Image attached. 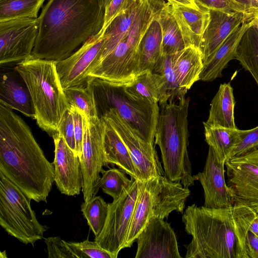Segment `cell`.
I'll return each mask as SVG.
<instances>
[{"label":"cell","mask_w":258,"mask_h":258,"mask_svg":"<svg viewBox=\"0 0 258 258\" xmlns=\"http://www.w3.org/2000/svg\"><path fill=\"white\" fill-rule=\"evenodd\" d=\"M0 173L28 197L46 203L54 166L45 157L26 122L0 104Z\"/></svg>","instance_id":"6da1fadb"},{"label":"cell","mask_w":258,"mask_h":258,"mask_svg":"<svg viewBox=\"0 0 258 258\" xmlns=\"http://www.w3.org/2000/svg\"><path fill=\"white\" fill-rule=\"evenodd\" d=\"M104 0H49L38 18L31 58L59 61L102 29Z\"/></svg>","instance_id":"7a4b0ae2"},{"label":"cell","mask_w":258,"mask_h":258,"mask_svg":"<svg viewBox=\"0 0 258 258\" xmlns=\"http://www.w3.org/2000/svg\"><path fill=\"white\" fill-rule=\"evenodd\" d=\"M187 233L186 258H246L245 240L256 214L243 205L209 208L196 204L182 213Z\"/></svg>","instance_id":"3957f363"},{"label":"cell","mask_w":258,"mask_h":258,"mask_svg":"<svg viewBox=\"0 0 258 258\" xmlns=\"http://www.w3.org/2000/svg\"><path fill=\"white\" fill-rule=\"evenodd\" d=\"M189 98L160 105L156 124L155 144L159 146L164 175L185 188L194 185L189 158L188 113Z\"/></svg>","instance_id":"277c9868"},{"label":"cell","mask_w":258,"mask_h":258,"mask_svg":"<svg viewBox=\"0 0 258 258\" xmlns=\"http://www.w3.org/2000/svg\"><path fill=\"white\" fill-rule=\"evenodd\" d=\"M56 61L31 58L18 63L15 70L30 92L38 126L52 137L69 108L56 68Z\"/></svg>","instance_id":"5b68a950"},{"label":"cell","mask_w":258,"mask_h":258,"mask_svg":"<svg viewBox=\"0 0 258 258\" xmlns=\"http://www.w3.org/2000/svg\"><path fill=\"white\" fill-rule=\"evenodd\" d=\"M190 194L180 182L172 181L164 175L140 182L137 202L124 248L131 247L152 218L164 219L173 211L183 213Z\"/></svg>","instance_id":"8992f818"},{"label":"cell","mask_w":258,"mask_h":258,"mask_svg":"<svg viewBox=\"0 0 258 258\" xmlns=\"http://www.w3.org/2000/svg\"><path fill=\"white\" fill-rule=\"evenodd\" d=\"M89 82L99 119L114 109L144 141L154 145L159 112L158 103L148 104L134 98L126 91L124 85L93 77Z\"/></svg>","instance_id":"52a82bcc"},{"label":"cell","mask_w":258,"mask_h":258,"mask_svg":"<svg viewBox=\"0 0 258 258\" xmlns=\"http://www.w3.org/2000/svg\"><path fill=\"white\" fill-rule=\"evenodd\" d=\"M156 14V9L151 4L144 3L127 34L89 77L120 85L131 83L139 73L141 41Z\"/></svg>","instance_id":"ba28073f"},{"label":"cell","mask_w":258,"mask_h":258,"mask_svg":"<svg viewBox=\"0 0 258 258\" xmlns=\"http://www.w3.org/2000/svg\"><path fill=\"white\" fill-rule=\"evenodd\" d=\"M31 200L0 173V225L9 235L33 246L48 227L38 221Z\"/></svg>","instance_id":"9c48e42d"},{"label":"cell","mask_w":258,"mask_h":258,"mask_svg":"<svg viewBox=\"0 0 258 258\" xmlns=\"http://www.w3.org/2000/svg\"><path fill=\"white\" fill-rule=\"evenodd\" d=\"M131 179V183L121 195L109 204L104 227L100 235L95 238V241L114 258L124 248L139 195L140 180L134 177Z\"/></svg>","instance_id":"30bf717a"},{"label":"cell","mask_w":258,"mask_h":258,"mask_svg":"<svg viewBox=\"0 0 258 258\" xmlns=\"http://www.w3.org/2000/svg\"><path fill=\"white\" fill-rule=\"evenodd\" d=\"M105 122L98 117L85 115L82 152L79 157L83 176L82 192L84 201L96 196L100 173L105 166L103 152Z\"/></svg>","instance_id":"8fae6325"},{"label":"cell","mask_w":258,"mask_h":258,"mask_svg":"<svg viewBox=\"0 0 258 258\" xmlns=\"http://www.w3.org/2000/svg\"><path fill=\"white\" fill-rule=\"evenodd\" d=\"M225 166L233 205L247 206L258 216V149L230 158Z\"/></svg>","instance_id":"7c38bea8"},{"label":"cell","mask_w":258,"mask_h":258,"mask_svg":"<svg viewBox=\"0 0 258 258\" xmlns=\"http://www.w3.org/2000/svg\"><path fill=\"white\" fill-rule=\"evenodd\" d=\"M102 119L112 126L124 142L137 170L140 181L164 175L154 145L144 141L115 110L110 109Z\"/></svg>","instance_id":"4fadbf2b"},{"label":"cell","mask_w":258,"mask_h":258,"mask_svg":"<svg viewBox=\"0 0 258 258\" xmlns=\"http://www.w3.org/2000/svg\"><path fill=\"white\" fill-rule=\"evenodd\" d=\"M39 31L38 18L0 21V64L31 59Z\"/></svg>","instance_id":"5bb4252c"},{"label":"cell","mask_w":258,"mask_h":258,"mask_svg":"<svg viewBox=\"0 0 258 258\" xmlns=\"http://www.w3.org/2000/svg\"><path fill=\"white\" fill-rule=\"evenodd\" d=\"M103 44L101 30L70 56L56 62L57 73L63 90L87 84L89 73L99 62Z\"/></svg>","instance_id":"9a60e30c"},{"label":"cell","mask_w":258,"mask_h":258,"mask_svg":"<svg viewBox=\"0 0 258 258\" xmlns=\"http://www.w3.org/2000/svg\"><path fill=\"white\" fill-rule=\"evenodd\" d=\"M136 258H181L176 234L163 219L151 218L137 238Z\"/></svg>","instance_id":"2e32d148"},{"label":"cell","mask_w":258,"mask_h":258,"mask_svg":"<svg viewBox=\"0 0 258 258\" xmlns=\"http://www.w3.org/2000/svg\"><path fill=\"white\" fill-rule=\"evenodd\" d=\"M225 163L211 147H209L204 169L194 177L200 181L204 190V206L225 208L233 206L232 198L225 178Z\"/></svg>","instance_id":"e0dca14e"},{"label":"cell","mask_w":258,"mask_h":258,"mask_svg":"<svg viewBox=\"0 0 258 258\" xmlns=\"http://www.w3.org/2000/svg\"><path fill=\"white\" fill-rule=\"evenodd\" d=\"M54 144V181L59 191L69 196L79 195L83 187V176L78 156L57 133L52 137Z\"/></svg>","instance_id":"ac0fdd59"},{"label":"cell","mask_w":258,"mask_h":258,"mask_svg":"<svg viewBox=\"0 0 258 258\" xmlns=\"http://www.w3.org/2000/svg\"><path fill=\"white\" fill-rule=\"evenodd\" d=\"M210 21L203 35L200 49L203 64L216 52L227 38L244 22L254 17L242 13L210 10Z\"/></svg>","instance_id":"d6986e66"},{"label":"cell","mask_w":258,"mask_h":258,"mask_svg":"<svg viewBox=\"0 0 258 258\" xmlns=\"http://www.w3.org/2000/svg\"><path fill=\"white\" fill-rule=\"evenodd\" d=\"M170 9L186 46H195L200 48L203 35L210 21V10L202 7L197 9L171 4Z\"/></svg>","instance_id":"ffe728a7"},{"label":"cell","mask_w":258,"mask_h":258,"mask_svg":"<svg viewBox=\"0 0 258 258\" xmlns=\"http://www.w3.org/2000/svg\"><path fill=\"white\" fill-rule=\"evenodd\" d=\"M256 23L254 17L244 22L227 38L214 55L203 64L200 80L212 81L222 76L223 69L231 60L235 58L236 49L242 36Z\"/></svg>","instance_id":"44dd1931"},{"label":"cell","mask_w":258,"mask_h":258,"mask_svg":"<svg viewBox=\"0 0 258 258\" xmlns=\"http://www.w3.org/2000/svg\"><path fill=\"white\" fill-rule=\"evenodd\" d=\"M0 104L16 110L27 117H35V111L30 92L24 80L16 71L1 75Z\"/></svg>","instance_id":"7402d4cb"},{"label":"cell","mask_w":258,"mask_h":258,"mask_svg":"<svg viewBox=\"0 0 258 258\" xmlns=\"http://www.w3.org/2000/svg\"><path fill=\"white\" fill-rule=\"evenodd\" d=\"M103 120L105 130L103 146L105 166L115 164L131 177L139 180L138 172L127 147L112 126Z\"/></svg>","instance_id":"603a6c76"},{"label":"cell","mask_w":258,"mask_h":258,"mask_svg":"<svg viewBox=\"0 0 258 258\" xmlns=\"http://www.w3.org/2000/svg\"><path fill=\"white\" fill-rule=\"evenodd\" d=\"M173 70L180 87L187 91L200 80L203 68L202 53L199 47L189 46L172 54Z\"/></svg>","instance_id":"cb8c5ba5"},{"label":"cell","mask_w":258,"mask_h":258,"mask_svg":"<svg viewBox=\"0 0 258 258\" xmlns=\"http://www.w3.org/2000/svg\"><path fill=\"white\" fill-rule=\"evenodd\" d=\"M144 1H137L131 4L115 17L105 30L102 31L104 44L99 63L127 34Z\"/></svg>","instance_id":"d4e9b609"},{"label":"cell","mask_w":258,"mask_h":258,"mask_svg":"<svg viewBox=\"0 0 258 258\" xmlns=\"http://www.w3.org/2000/svg\"><path fill=\"white\" fill-rule=\"evenodd\" d=\"M235 104L230 83L221 84L211 102L209 116L205 122L211 126L236 128L234 115Z\"/></svg>","instance_id":"484cf974"},{"label":"cell","mask_w":258,"mask_h":258,"mask_svg":"<svg viewBox=\"0 0 258 258\" xmlns=\"http://www.w3.org/2000/svg\"><path fill=\"white\" fill-rule=\"evenodd\" d=\"M164 82L160 74L146 71L138 74L134 80L125 85L126 91L134 98L148 104L159 103Z\"/></svg>","instance_id":"4316f807"},{"label":"cell","mask_w":258,"mask_h":258,"mask_svg":"<svg viewBox=\"0 0 258 258\" xmlns=\"http://www.w3.org/2000/svg\"><path fill=\"white\" fill-rule=\"evenodd\" d=\"M157 15L152 21L140 44L138 74L146 71L153 72L162 55V31L157 19Z\"/></svg>","instance_id":"83f0119b"},{"label":"cell","mask_w":258,"mask_h":258,"mask_svg":"<svg viewBox=\"0 0 258 258\" xmlns=\"http://www.w3.org/2000/svg\"><path fill=\"white\" fill-rule=\"evenodd\" d=\"M157 19L161 28L162 54H173L186 47L180 28L171 12L170 3L164 4L160 8Z\"/></svg>","instance_id":"f1b7e54d"},{"label":"cell","mask_w":258,"mask_h":258,"mask_svg":"<svg viewBox=\"0 0 258 258\" xmlns=\"http://www.w3.org/2000/svg\"><path fill=\"white\" fill-rule=\"evenodd\" d=\"M205 141L225 163L239 140L240 130L219 126H211L203 122Z\"/></svg>","instance_id":"f546056e"},{"label":"cell","mask_w":258,"mask_h":258,"mask_svg":"<svg viewBox=\"0 0 258 258\" xmlns=\"http://www.w3.org/2000/svg\"><path fill=\"white\" fill-rule=\"evenodd\" d=\"M255 24L242 36L235 58L250 73L258 85V30Z\"/></svg>","instance_id":"4dcf8cb0"},{"label":"cell","mask_w":258,"mask_h":258,"mask_svg":"<svg viewBox=\"0 0 258 258\" xmlns=\"http://www.w3.org/2000/svg\"><path fill=\"white\" fill-rule=\"evenodd\" d=\"M153 72L161 75L164 82L160 105L177 101L185 97L187 91L179 86L173 70L172 54H162Z\"/></svg>","instance_id":"1f68e13d"},{"label":"cell","mask_w":258,"mask_h":258,"mask_svg":"<svg viewBox=\"0 0 258 258\" xmlns=\"http://www.w3.org/2000/svg\"><path fill=\"white\" fill-rule=\"evenodd\" d=\"M45 0H0V21L38 18Z\"/></svg>","instance_id":"d6a6232c"},{"label":"cell","mask_w":258,"mask_h":258,"mask_svg":"<svg viewBox=\"0 0 258 258\" xmlns=\"http://www.w3.org/2000/svg\"><path fill=\"white\" fill-rule=\"evenodd\" d=\"M109 209L106 203L100 196H94L81 206V210L88 225L95 237L101 233L104 227Z\"/></svg>","instance_id":"836d02e7"},{"label":"cell","mask_w":258,"mask_h":258,"mask_svg":"<svg viewBox=\"0 0 258 258\" xmlns=\"http://www.w3.org/2000/svg\"><path fill=\"white\" fill-rule=\"evenodd\" d=\"M69 106L82 111L88 117H98L94 96L90 84L63 90Z\"/></svg>","instance_id":"e575fe53"},{"label":"cell","mask_w":258,"mask_h":258,"mask_svg":"<svg viewBox=\"0 0 258 258\" xmlns=\"http://www.w3.org/2000/svg\"><path fill=\"white\" fill-rule=\"evenodd\" d=\"M102 176L99 182V187L113 200L118 198L129 186L132 179H128L120 169L109 168L103 170Z\"/></svg>","instance_id":"d590c367"},{"label":"cell","mask_w":258,"mask_h":258,"mask_svg":"<svg viewBox=\"0 0 258 258\" xmlns=\"http://www.w3.org/2000/svg\"><path fill=\"white\" fill-rule=\"evenodd\" d=\"M65 243L76 258H114L96 241H91L87 239L79 242L65 241Z\"/></svg>","instance_id":"8d00e7d4"},{"label":"cell","mask_w":258,"mask_h":258,"mask_svg":"<svg viewBox=\"0 0 258 258\" xmlns=\"http://www.w3.org/2000/svg\"><path fill=\"white\" fill-rule=\"evenodd\" d=\"M198 6L210 10L226 12H238L254 17L244 4L237 0H195Z\"/></svg>","instance_id":"74e56055"},{"label":"cell","mask_w":258,"mask_h":258,"mask_svg":"<svg viewBox=\"0 0 258 258\" xmlns=\"http://www.w3.org/2000/svg\"><path fill=\"white\" fill-rule=\"evenodd\" d=\"M256 149H258V126L248 130H240L239 140L229 159L242 156Z\"/></svg>","instance_id":"f35d334b"},{"label":"cell","mask_w":258,"mask_h":258,"mask_svg":"<svg viewBox=\"0 0 258 258\" xmlns=\"http://www.w3.org/2000/svg\"><path fill=\"white\" fill-rule=\"evenodd\" d=\"M58 133L63 137L68 146L78 156L73 117L70 107L65 111L61 118L58 126Z\"/></svg>","instance_id":"ab89813d"},{"label":"cell","mask_w":258,"mask_h":258,"mask_svg":"<svg viewBox=\"0 0 258 258\" xmlns=\"http://www.w3.org/2000/svg\"><path fill=\"white\" fill-rule=\"evenodd\" d=\"M48 257L49 258H74L69 247L59 236L49 237L45 238Z\"/></svg>","instance_id":"60d3db41"},{"label":"cell","mask_w":258,"mask_h":258,"mask_svg":"<svg viewBox=\"0 0 258 258\" xmlns=\"http://www.w3.org/2000/svg\"><path fill=\"white\" fill-rule=\"evenodd\" d=\"M69 107L72 112L77 153L79 157L81 155L83 149L85 114L82 111L76 107L71 106H69Z\"/></svg>","instance_id":"b9f144b4"},{"label":"cell","mask_w":258,"mask_h":258,"mask_svg":"<svg viewBox=\"0 0 258 258\" xmlns=\"http://www.w3.org/2000/svg\"><path fill=\"white\" fill-rule=\"evenodd\" d=\"M134 0H111L105 6L104 22L102 30L103 32L111 21L125 8L133 3Z\"/></svg>","instance_id":"7bdbcfd3"},{"label":"cell","mask_w":258,"mask_h":258,"mask_svg":"<svg viewBox=\"0 0 258 258\" xmlns=\"http://www.w3.org/2000/svg\"><path fill=\"white\" fill-rule=\"evenodd\" d=\"M246 258H258V236L249 229L245 240Z\"/></svg>","instance_id":"ee69618b"},{"label":"cell","mask_w":258,"mask_h":258,"mask_svg":"<svg viewBox=\"0 0 258 258\" xmlns=\"http://www.w3.org/2000/svg\"><path fill=\"white\" fill-rule=\"evenodd\" d=\"M167 1L171 5L183 6L197 9L201 7L195 0H167Z\"/></svg>","instance_id":"f6af8a7d"},{"label":"cell","mask_w":258,"mask_h":258,"mask_svg":"<svg viewBox=\"0 0 258 258\" xmlns=\"http://www.w3.org/2000/svg\"><path fill=\"white\" fill-rule=\"evenodd\" d=\"M237 1L244 4L254 15L258 13V0H237Z\"/></svg>","instance_id":"bcb514c9"},{"label":"cell","mask_w":258,"mask_h":258,"mask_svg":"<svg viewBox=\"0 0 258 258\" xmlns=\"http://www.w3.org/2000/svg\"><path fill=\"white\" fill-rule=\"evenodd\" d=\"M249 230L258 236V216L251 223Z\"/></svg>","instance_id":"7dc6e473"},{"label":"cell","mask_w":258,"mask_h":258,"mask_svg":"<svg viewBox=\"0 0 258 258\" xmlns=\"http://www.w3.org/2000/svg\"><path fill=\"white\" fill-rule=\"evenodd\" d=\"M254 17L256 20V23L255 26L258 30V13L256 14V15Z\"/></svg>","instance_id":"c3c4849f"},{"label":"cell","mask_w":258,"mask_h":258,"mask_svg":"<svg viewBox=\"0 0 258 258\" xmlns=\"http://www.w3.org/2000/svg\"><path fill=\"white\" fill-rule=\"evenodd\" d=\"M134 1H142L143 0H134Z\"/></svg>","instance_id":"681fc988"}]
</instances>
